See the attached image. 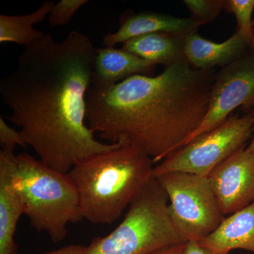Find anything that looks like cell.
<instances>
[{
    "label": "cell",
    "instance_id": "obj_1",
    "mask_svg": "<svg viewBox=\"0 0 254 254\" xmlns=\"http://www.w3.org/2000/svg\"><path fill=\"white\" fill-rule=\"evenodd\" d=\"M96 49L73 31L58 41L46 33L24 47L17 64L0 81V95L29 145L47 166L68 174L83 159L118 147L95 138L86 124V95Z\"/></svg>",
    "mask_w": 254,
    "mask_h": 254
},
{
    "label": "cell",
    "instance_id": "obj_2",
    "mask_svg": "<svg viewBox=\"0 0 254 254\" xmlns=\"http://www.w3.org/2000/svg\"><path fill=\"white\" fill-rule=\"evenodd\" d=\"M215 74L185 60L157 76L134 75L106 91L90 86L87 125L103 139L135 147L153 163L162 162L203 123Z\"/></svg>",
    "mask_w": 254,
    "mask_h": 254
},
{
    "label": "cell",
    "instance_id": "obj_3",
    "mask_svg": "<svg viewBox=\"0 0 254 254\" xmlns=\"http://www.w3.org/2000/svg\"><path fill=\"white\" fill-rule=\"evenodd\" d=\"M153 164L138 148L120 144L80 160L68 175L83 218L95 225L116 221L153 178Z\"/></svg>",
    "mask_w": 254,
    "mask_h": 254
},
{
    "label": "cell",
    "instance_id": "obj_4",
    "mask_svg": "<svg viewBox=\"0 0 254 254\" xmlns=\"http://www.w3.org/2000/svg\"><path fill=\"white\" fill-rule=\"evenodd\" d=\"M11 175L30 225L46 232L53 243L66 238L68 224L83 220L77 190L68 174L23 153L11 160Z\"/></svg>",
    "mask_w": 254,
    "mask_h": 254
},
{
    "label": "cell",
    "instance_id": "obj_5",
    "mask_svg": "<svg viewBox=\"0 0 254 254\" xmlns=\"http://www.w3.org/2000/svg\"><path fill=\"white\" fill-rule=\"evenodd\" d=\"M168 197L153 177L132 200L121 223L109 235L95 237L84 254H154L186 238L170 216Z\"/></svg>",
    "mask_w": 254,
    "mask_h": 254
},
{
    "label": "cell",
    "instance_id": "obj_6",
    "mask_svg": "<svg viewBox=\"0 0 254 254\" xmlns=\"http://www.w3.org/2000/svg\"><path fill=\"white\" fill-rule=\"evenodd\" d=\"M155 178L166 192L170 216L187 242L208 237L223 221L208 177L176 172Z\"/></svg>",
    "mask_w": 254,
    "mask_h": 254
},
{
    "label": "cell",
    "instance_id": "obj_7",
    "mask_svg": "<svg viewBox=\"0 0 254 254\" xmlns=\"http://www.w3.org/2000/svg\"><path fill=\"white\" fill-rule=\"evenodd\" d=\"M254 131L252 113L231 115L211 131L200 135L174 152L154 167L153 177L169 173H185L208 177L215 167L246 143Z\"/></svg>",
    "mask_w": 254,
    "mask_h": 254
},
{
    "label": "cell",
    "instance_id": "obj_8",
    "mask_svg": "<svg viewBox=\"0 0 254 254\" xmlns=\"http://www.w3.org/2000/svg\"><path fill=\"white\" fill-rule=\"evenodd\" d=\"M239 107L247 113L254 108V51L252 50L215 74L206 116L182 146L220 126Z\"/></svg>",
    "mask_w": 254,
    "mask_h": 254
},
{
    "label": "cell",
    "instance_id": "obj_9",
    "mask_svg": "<svg viewBox=\"0 0 254 254\" xmlns=\"http://www.w3.org/2000/svg\"><path fill=\"white\" fill-rule=\"evenodd\" d=\"M224 215L235 213L254 200V152L241 148L208 175Z\"/></svg>",
    "mask_w": 254,
    "mask_h": 254
},
{
    "label": "cell",
    "instance_id": "obj_10",
    "mask_svg": "<svg viewBox=\"0 0 254 254\" xmlns=\"http://www.w3.org/2000/svg\"><path fill=\"white\" fill-rule=\"evenodd\" d=\"M198 27L191 17L178 18L151 11H127L120 16L118 31L105 35L103 44L106 47H115L119 43L124 44L132 38L150 33H169L187 36L196 32Z\"/></svg>",
    "mask_w": 254,
    "mask_h": 254
},
{
    "label": "cell",
    "instance_id": "obj_11",
    "mask_svg": "<svg viewBox=\"0 0 254 254\" xmlns=\"http://www.w3.org/2000/svg\"><path fill=\"white\" fill-rule=\"evenodd\" d=\"M157 64L115 47L97 48L91 88L104 91L134 75L153 73Z\"/></svg>",
    "mask_w": 254,
    "mask_h": 254
},
{
    "label": "cell",
    "instance_id": "obj_12",
    "mask_svg": "<svg viewBox=\"0 0 254 254\" xmlns=\"http://www.w3.org/2000/svg\"><path fill=\"white\" fill-rule=\"evenodd\" d=\"M250 50L247 41L238 31L222 43L205 39L197 31L190 33L185 38V59L196 69H213L216 66L225 67Z\"/></svg>",
    "mask_w": 254,
    "mask_h": 254
},
{
    "label": "cell",
    "instance_id": "obj_13",
    "mask_svg": "<svg viewBox=\"0 0 254 254\" xmlns=\"http://www.w3.org/2000/svg\"><path fill=\"white\" fill-rule=\"evenodd\" d=\"M13 152L0 150V254H17L14 240L20 217L24 215L22 200L11 181Z\"/></svg>",
    "mask_w": 254,
    "mask_h": 254
},
{
    "label": "cell",
    "instance_id": "obj_14",
    "mask_svg": "<svg viewBox=\"0 0 254 254\" xmlns=\"http://www.w3.org/2000/svg\"><path fill=\"white\" fill-rule=\"evenodd\" d=\"M198 242L210 250L222 253L244 250L254 254V200L224 219L213 233Z\"/></svg>",
    "mask_w": 254,
    "mask_h": 254
},
{
    "label": "cell",
    "instance_id": "obj_15",
    "mask_svg": "<svg viewBox=\"0 0 254 254\" xmlns=\"http://www.w3.org/2000/svg\"><path fill=\"white\" fill-rule=\"evenodd\" d=\"M186 36L169 33H150L127 41L123 49L155 64L167 66L186 60Z\"/></svg>",
    "mask_w": 254,
    "mask_h": 254
},
{
    "label": "cell",
    "instance_id": "obj_16",
    "mask_svg": "<svg viewBox=\"0 0 254 254\" xmlns=\"http://www.w3.org/2000/svg\"><path fill=\"white\" fill-rule=\"evenodd\" d=\"M54 5V1H46L31 14L0 15V43H14L26 47L39 41L45 33L37 31L33 26L44 21Z\"/></svg>",
    "mask_w": 254,
    "mask_h": 254
},
{
    "label": "cell",
    "instance_id": "obj_17",
    "mask_svg": "<svg viewBox=\"0 0 254 254\" xmlns=\"http://www.w3.org/2000/svg\"><path fill=\"white\" fill-rule=\"evenodd\" d=\"M225 10L235 15L237 21V31L244 37L252 50L254 46V28L252 14L254 0H227Z\"/></svg>",
    "mask_w": 254,
    "mask_h": 254
},
{
    "label": "cell",
    "instance_id": "obj_18",
    "mask_svg": "<svg viewBox=\"0 0 254 254\" xmlns=\"http://www.w3.org/2000/svg\"><path fill=\"white\" fill-rule=\"evenodd\" d=\"M184 3L199 26L213 21L225 7L223 0H185Z\"/></svg>",
    "mask_w": 254,
    "mask_h": 254
},
{
    "label": "cell",
    "instance_id": "obj_19",
    "mask_svg": "<svg viewBox=\"0 0 254 254\" xmlns=\"http://www.w3.org/2000/svg\"><path fill=\"white\" fill-rule=\"evenodd\" d=\"M87 0H61L53 6L49 14L50 25L53 27L65 26Z\"/></svg>",
    "mask_w": 254,
    "mask_h": 254
},
{
    "label": "cell",
    "instance_id": "obj_20",
    "mask_svg": "<svg viewBox=\"0 0 254 254\" xmlns=\"http://www.w3.org/2000/svg\"><path fill=\"white\" fill-rule=\"evenodd\" d=\"M0 145L1 150L13 153L16 145L22 148L27 147L20 132L10 127L5 123L2 117H0Z\"/></svg>",
    "mask_w": 254,
    "mask_h": 254
},
{
    "label": "cell",
    "instance_id": "obj_21",
    "mask_svg": "<svg viewBox=\"0 0 254 254\" xmlns=\"http://www.w3.org/2000/svg\"><path fill=\"white\" fill-rule=\"evenodd\" d=\"M182 254H228L210 250L200 245L198 241H189L185 244Z\"/></svg>",
    "mask_w": 254,
    "mask_h": 254
},
{
    "label": "cell",
    "instance_id": "obj_22",
    "mask_svg": "<svg viewBox=\"0 0 254 254\" xmlns=\"http://www.w3.org/2000/svg\"><path fill=\"white\" fill-rule=\"evenodd\" d=\"M87 246L81 245H71L62 247L57 250L46 252L44 254H84Z\"/></svg>",
    "mask_w": 254,
    "mask_h": 254
},
{
    "label": "cell",
    "instance_id": "obj_23",
    "mask_svg": "<svg viewBox=\"0 0 254 254\" xmlns=\"http://www.w3.org/2000/svg\"><path fill=\"white\" fill-rule=\"evenodd\" d=\"M185 245L174 246V247H168V248L165 249L157 252L154 254H182L183 252L184 248H185Z\"/></svg>",
    "mask_w": 254,
    "mask_h": 254
},
{
    "label": "cell",
    "instance_id": "obj_24",
    "mask_svg": "<svg viewBox=\"0 0 254 254\" xmlns=\"http://www.w3.org/2000/svg\"><path fill=\"white\" fill-rule=\"evenodd\" d=\"M251 113H252V115H253L254 118V136L253 138H252V141H251L250 144L249 145V146L247 147L246 149L250 152H254V109L251 111Z\"/></svg>",
    "mask_w": 254,
    "mask_h": 254
},
{
    "label": "cell",
    "instance_id": "obj_25",
    "mask_svg": "<svg viewBox=\"0 0 254 254\" xmlns=\"http://www.w3.org/2000/svg\"><path fill=\"white\" fill-rule=\"evenodd\" d=\"M253 26H254V19L253 20ZM252 50H254V46L253 47V48H252Z\"/></svg>",
    "mask_w": 254,
    "mask_h": 254
}]
</instances>
